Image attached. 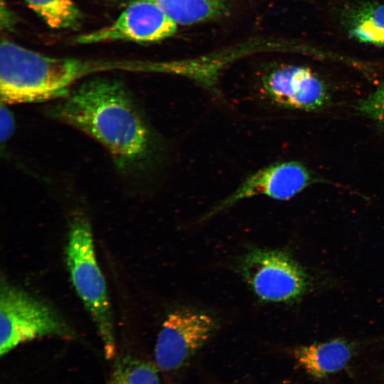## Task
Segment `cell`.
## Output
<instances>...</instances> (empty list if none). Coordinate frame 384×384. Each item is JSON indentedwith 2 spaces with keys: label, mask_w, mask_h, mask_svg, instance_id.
Segmentation results:
<instances>
[{
  "label": "cell",
  "mask_w": 384,
  "mask_h": 384,
  "mask_svg": "<svg viewBox=\"0 0 384 384\" xmlns=\"http://www.w3.org/2000/svg\"><path fill=\"white\" fill-rule=\"evenodd\" d=\"M51 102L46 114L98 142L121 175L137 176L151 166L156 151V138L122 81L93 77Z\"/></svg>",
  "instance_id": "6da1fadb"
},
{
  "label": "cell",
  "mask_w": 384,
  "mask_h": 384,
  "mask_svg": "<svg viewBox=\"0 0 384 384\" xmlns=\"http://www.w3.org/2000/svg\"><path fill=\"white\" fill-rule=\"evenodd\" d=\"M134 61L53 58L7 40L0 45V97L6 105L53 101L90 75L133 71Z\"/></svg>",
  "instance_id": "7a4b0ae2"
},
{
  "label": "cell",
  "mask_w": 384,
  "mask_h": 384,
  "mask_svg": "<svg viewBox=\"0 0 384 384\" xmlns=\"http://www.w3.org/2000/svg\"><path fill=\"white\" fill-rule=\"evenodd\" d=\"M68 239L67 262L73 284L97 326L105 356L110 359L116 350L112 314L95 253L91 227L85 216L73 218Z\"/></svg>",
  "instance_id": "3957f363"
},
{
  "label": "cell",
  "mask_w": 384,
  "mask_h": 384,
  "mask_svg": "<svg viewBox=\"0 0 384 384\" xmlns=\"http://www.w3.org/2000/svg\"><path fill=\"white\" fill-rule=\"evenodd\" d=\"M45 336L70 339L75 337V333L53 307L2 278L1 356L9 353L21 343Z\"/></svg>",
  "instance_id": "277c9868"
},
{
  "label": "cell",
  "mask_w": 384,
  "mask_h": 384,
  "mask_svg": "<svg viewBox=\"0 0 384 384\" xmlns=\"http://www.w3.org/2000/svg\"><path fill=\"white\" fill-rule=\"evenodd\" d=\"M241 272L255 294L264 302L291 301L307 287L306 274L283 251L252 250L245 255Z\"/></svg>",
  "instance_id": "5b68a950"
},
{
  "label": "cell",
  "mask_w": 384,
  "mask_h": 384,
  "mask_svg": "<svg viewBox=\"0 0 384 384\" xmlns=\"http://www.w3.org/2000/svg\"><path fill=\"white\" fill-rule=\"evenodd\" d=\"M216 322L208 314L176 310L166 317L155 346V361L163 370L181 368L210 337Z\"/></svg>",
  "instance_id": "8992f818"
},
{
  "label": "cell",
  "mask_w": 384,
  "mask_h": 384,
  "mask_svg": "<svg viewBox=\"0 0 384 384\" xmlns=\"http://www.w3.org/2000/svg\"><path fill=\"white\" fill-rule=\"evenodd\" d=\"M176 28L177 24L156 4L147 0H137L112 24L79 36L75 41L82 44L114 41L156 42L173 36Z\"/></svg>",
  "instance_id": "52a82bcc"
},
{
  "label": "cell",
  "mask_w": 384,
  "mask_h": 384,
  "mask_svg": "<svg viewBox=\"0 0 384 384\" xmlns=\"http://www.w3.org/2000/svg\"><path fill=\"white\" fill-rule=\"evenodd\" d=\"M314 178L303 164L297 161H282L265 166L252 174L239 187L220 203L208 214L210 217L237 202L255 196L285 201L303 191Z\"/></svg>",
  "instance_id": "ba28073f"
},
{
  "label": "cell",
  "mask_w": 384,
  "mask_h": 384,
  "mask_svg": "<svg viewBox=\"0 0 384 384\" xmlns=\"http://www.w3.org/2000/svg\"><path fill=\"white\" fill-rule=\"evenodd\" d=\"M262 87L272 102L287 108L317 110L329 101L323 80L304 66L284 65L274 69L263 77Z\"/></svg>",
  "instance_id": "9c48e42d"
},
{
  "label": "cell",
  "mask_w": 384,
  "mask_h": 384,
  "mask_svg": "<svg viewBox=\"0 0 384 384\" xmlns=\"http://www.w3.org/2000/svg\"><path fill=\"white\" fill-rule=\"evenodd\" d=\"M292 354L308 374L321 378L344 368L354 354V348L346 341L334 339L297 347Z\"/></svg>",
  "instance_id": "30bf717a"
},
{
  "label": "cell",
  "mask_w": 384,
  "mask_h": 384,
  "mask_svg": "<svg viewBox=\"0 0 384 384\" xmlns=\"http://www.w3.org/2000/svg\"><path fill=\"white\" fill-rule=\"evenodd\" d=\"M341 23L353 40L384 48V3L366 1L348 5L341 11Z\"/></svg>",
  "instance_id": "8fae6325"
},
{
  "label": "cell",
  "mask_w": 384,
  "mask_h": 384,
  "mask_svg": "<svg viewBox=\"0 0 384 384\" xmlns=\"http://www.w3.org/2000/svg\"><path fill=\"white\" fill-rule=\"evenodd\" d=\"M156 4L176 24L191 25L228 14L233 0H147Z\"/></svg>",
  "instance_id": "7c38bea8"
},
{
  "label": "cell",
  "mask_w": 384,
  "mask_h": 384,
  "mask_svg": "<svg viewBox=\"0 0 384 384\" xmlns=\"http://www.w3.org/2000/svg\"><path fill=\"white\" fill-rule=\"evenodd\" d=\"M50 28H73L82 18L81 12L72 0H25Z\"/></svg>",
  "instance_id": "4fadbf2b"
},
{
  "label": "cell",
  "mask_w": 384,
  "mask_h": 384,
  "mask_svg": "<svg viewBox=\"0 0 384 384\" xmlns=\"http://www.w3.org/2000/svg\"><path fill=\"white\" fill-rule=\"evenodd\" d=\"M109 384H160V381L151 363L127 356L115 362Z\"/></svg>",
  "instance_id": "5bb4252c"
},
{
  "label": "cell",
  "mask_w": 384,
  "mask_h": 384,
  "mask_svg": "<svg viewBox=\"0 0 384 384\" xmlns=\"http://www.w3.org/2000/svg\"><path fill=\"white\" fill-rule=\"evenodd\" d=\"M357 110L364 116L384 127V84L361 100Z\"/></svg>",
  "instance_id": "9a60e30c"
},
{
  "label": "cell",
  "mask_w": 384,
  "mask_h": 384,
  "mask_svg": "<svg viewBox=\"0 0 384 384\" xmlns=\"http://www.w3.org/2000/svg\"><path fill=\"white\" fill-rule=\"evenodd\" d=\"M14 129V118L11 112L1 105V140L7 141Z\"/></svg>",
  "instance_id": "2e32d148"
}]
</instances>
